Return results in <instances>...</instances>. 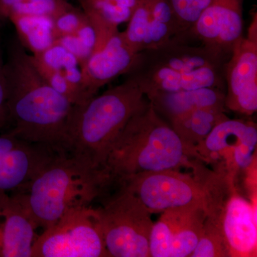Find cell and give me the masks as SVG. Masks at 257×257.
<instances>
[{
    "mask_svg": "<svg viewBox=\"0 0 257 257\" xmlns=\"http://www.w3.org/2000/svg\"><path fill=\"white\" fill-rule=\"evenodd\" d=\"M8 133L33 144L64 152L75 106L55 90L37 70L18 37L5 57Z\"/></svg>",
    "mask_w": 257,
    "mask_h": 257,
    "instance_id": "obj_1",
    "label": "cell"
},
{
    "mask_svg": "<svg viewBox=\"0 0 257 257\" xmlns=\"http://www.w3.org/2000/svg\"><path fill=\"white\" fill-rule=\"evenodd\" d=\"M114 184L109 172L66 152L57 154L22 192L14 193L43 231L69 211L91 207Z\"/></svg>",
    "mask_w": 257,
    "mask_h": 257,
    "instance_id": "obj_2",
    "label": "cell"
},
{
    "mask_svg": "<svg viewBox=\"0 0 257 257\" xmlns=\"http://www.w3.org/2000/svg\"><path fill=\"white\" fill-rule=\"evenodd\" d=\"M226 61L200 44L175 37L162 46L137 54L125 76L138 83L146 96L204 87L226 92Z\"/></svg>",
    "mask_w": 257,
    "mask_h": 257,
    "instance_id": "obj_3",
    "label": "cell"
},
{
    "mask_svg": "<svg viewBox=\"0 0 257 257\" xmlns=\"http://www.w3.org/2000/svg\"><path fill=\"white\" fill-rule=\"evenodd\" d=\"M149 104L133 79L75 106L64 140V152L104 167L109 149L130 119Z\"/></svg>",
    "mask_w": 257,
    "mask_h": 257,
    "instance_id": "obj_4",
    "label": "cell"
},
{
    "mask_svg": "<svg viewBox=\"0 0 257 257\" xmlns=\"http://www.w3.org/2000/svg\"><path fill=\"white\" fill-rule=\"evenodd\" d=\"M192 154L149 104L128 121L111 145L104 167L114 181L143 172L191 165Z\"/></svg>",
    "mask_w": 257,
    "mask_h": 257,
    "instance_id": "obj_5",
    "label": "cell"
},
{
    "mask_svg": "<svg viewBox=\"0 0 257 257\" xmlns=\"http://www.w3.org/2000/svg\"><path fill=\"white\" fill-rule=\"evenodd\" d=\"M103 239L109 256L150 257L152 214L128 191H116L98 208Z\"/></svg>",
    "mask_w": 257,
    "mask_h": 257,
    "instance_id": "obj_6",
    "label": "cell"
},
{
    "mask_svg": "<svg viewBox=\"0 0 257 257\" xmlns=\"http://www.w3.org/2000/svg\"><path fill=\"white\" fill-rule=\"evenodd\" d=\"M114 185L135 195L151 214L187 206H200L208 210L210 204V194L201 177L179 170L128 176L115 181Z\"/></svg>",
    "mask_w": 257,
    "mask_h": 257,
    "instance_id": "obj_7",
    "label": "cell"
},
{
    "mask_svg": "<svg viewBox=\"0 0 257 257\" xmlns=\"http://www.w3.org/2000/svg\"><path fill=\"white\" fill-rule=\"evenodd\" d=\"M97 209L91 207L66 213L37 236L31 257H106Z\"/></svg>",
    "mask_w": 257,
    "mask_h": 257,
    "instance_id": "obj_8",
    "label": "cell"
},
{
    "mask_svg": "<svg viewBox=\"0 0 257 257\" xmlns=\"http://www.w3.org/2000/svg\"><path fill=\"white\" fill-rule=\"evenodd\" d=\"M225 108L244 116L257 110V14L253 13L247 35L234 45L224 64Z\"/></svg>",
    "mask_w": 257,
    "mask_h": 257,
    "instance_id": "obj_9",
    "label": "cell"
},
{
    "mask_svg": "<svg viewBox=\"0 0 257 257\" xmlns=\"http://www.w3.org/2000/svg\"><path fill=\"white\" fill-rule=\"evenodd\" d=\"M257 145L256 124L249 120L231 119L219 123L196 147L198 160L222 162L228 174L248 170L253 163Z\"/></svg>",
    "mask_w": 257,
    "mask_h": 257,
    "instance_id": "obj_10",
    "label": "cell"
},
{
    "mask_svg": "<svg viewBox=\"0 0 257 257\" xmlns=\"http://www.w3.org/2000/svg\"><path fill=\"white\" fill-rule=\"evenodd\" d=\"M207 215V209L200 206L174 208L162 212L152 226L150 257L191 256Z\"/></svg>",
    "mask_w": 257,
    "mask_h": 257,
    "instance_id": "obj_11",
    "label": "cell"
},
{
    "mask_svg": "<svg viewBox=\"0 0 257 257\" xmlns=\"http://www.w3.org/2000/svg\"><path fill=\"white\" fill-rule=\"evenodd\" d=\"M59 153L10 133L0 135V193L23 191Z\"/></svg>",
    "mask_w": 257,
    "mask_h": 257,
    "instance_id": "obj_12",
    "label": "cell"
},
{
    "mask_svg": "<svg viewBox=\"0 0 257 257\" xmlns=\"http://www.w3.org/2000/svg\"><path fill=\"white\" fill-rule=\"evenodd\" d=\"M243 0H211L189 33V39L226 60L243 36Z\"/></svg>",
    "mask_w": 257,
    "mask_h": 257,
    "instance_id": "obj_13",
    "label": "cell"
},
{
    "mask_svg": "<svg viewBox=\"0 0 257 257\" xmlns=\"http://www.w3.org/2000/svg\"><path fill=\"white\" fill-rule=\"evenodd\" d=\"M127 23L123 36L136 54L157 48L175 37H182L168 0H139Z\"/></svg>",
    "mask_w": 257,
    "mask_h": 257,
    "instance_id": "obj_14",
    "label": "cell"
},
{
    "mask_svg": "<svg viewBox=\"0 0 257 257\" xmlns=\"http://www.w3.org/2000/svg\"><path fill=\"white\" fill-rule=\"evenodd\" d=\"M137 54L130 48L122 32L119 31L94 51L81 66L83 85L88 98L91 100L101 87L127 73Z\"/></svg>",
    "mask_w": 257,
    "mask_h": 257,
    "instance_id": "obj_15",
    "label": "cell"
},
{
    "mask_svg": "<svg viewBox=\"0 0 257 257\" xmlns=\"http://www.w3.org/2000/svg\"><path fill=\"white\" fill-rule=\"evenodd\" d=\"M221 226L229 256H256V209L234 187L223 207Z\"/></svg>",
    "mask_w": 257,
    "mask_h": 257,
    "instance_id": "obj_16",
    "label": "cell"
},
{
    "mask_svg": "<svg viewBox=\"0 0 257 257\" xmlns=\"http://www.w3.org/2000/svg\"><path fill=\"white\" fill-rule=\"evenodd\" d=\"M37 229L15 194L0 193V257H31Z\"/></svg>",
    "mask_w": 257,
    "mask_h": 257,
    "instance_id": "obj_17",
    "label": "cell"
},
{
    "mask_svg": "<svg viewBox=\"0 0 257 257\" xmlns=\"http://www.w3.org/2000/svg\"><path fill=\"white\" fill-rule=\"evenodd\" d=\"M225 92L204 87L174 92H158L146 97L157 114L170 123L179 116L202 108H225Z\"/></svg>",
    "mask_w": 257,
    "mask_h": 257,
    "instance_id": "obj_18",
    "label": "cell"
},
{
    "mask_svg": "<svg viewBox=\"0 0 257 257\" xmlns=\"http://www.w3.org/2000/svg\"><path fill=\"white\" fill-rule=\"evenodd\" d=\"M96 34V49L127 23L139 0H77Z\"/></svg>",
    "mask_w": 257,
    "mask_h": 257,
    "instance_id": "obj_19",
    "label": "cell"
},
{
    "mask_svg": "<svg viewBox=\"0 0 257 257\" xmlns=\"http://www.w3.org/2000/svg\"><path fill=\"white\" fill-rule=\"evenodd\" d=\"M224 108H202L190 111L169 123L193 157L197 158L196 147L202 143L221 121L228 119Z\"/></svg>",
    "mask_w": 257,
    "mask_h": 257,
    "instance_id": "obj_20",
    "label": "cell"
},
{
    "mask_svg": "<svg viewBox=\"0 0 257 257\" xmlns=\"http://www.w3.org/2000/svg\"><path fill=\"white\" fill-rule=\"evenodd\" d=\"M16 30L18 39L29 53H41L57 43L54 19L44 15H14L9 18Z\"/></svg>",
    "mask_w": 257,
    "mask_h": 257,
    "instance_id": "obj_21",
    "label": "cell"
},
{
    "mask_svg": "<svg viewBox=\"0 0 257 257\" xmlns=\"http://www.w3.org/2000/svg\"><path fill=\"white\" fill-rule=\"evenodd\" d=\"M222 212L209 211L203 225L200 237L190 257H229L222 226Z\"/></svg>",
    "mask_w": 257,
    "mask_h": 257,
    "instance_id": "obj_22",
    "label": "cell"
},
{
    "mask_svg": "<svg viewBox=\"0 0 257 257\" xmlns=\"http://www.w3.org/2000/svg\"><path fill=\"white\" fill-rule=\"evenodd\" d=\"M72 6L67 0H0V18L31 15L54 19Z\"/></svg>",
    "mask_w": 257,
    "mask_h": 257,
    "instance_id": "obj_23",
    "label": "cell"
},
{
    "mask_svg": "<svg viewBox=\"0 0 257 257\" xmlns=\"http://www.w3.org/2000/svg\"><path fill=\"white\" fill-rule=\"evenodd\" d=\"M178 21L182 37L189 38L194 24L211 0H168Z\"/></svg>",
    "mask_w": 257,
    "mask_h": 257,
    "instance_id": "obj_24",
    "label": "cell"
},
{
    "mask_svg": "<svg viewBox=\"0 0 257 257\" xmlns=\"http://www.w3.org/2000/svg\"><path fill=\"white\" fill-rule=\"evenodd\" d=\"M87 21V16L82 10L74 5L54 18L56 32L59 37L75 33Z\"/></svg>",
    "mask_w": 257,
    "mask_h": 257,
    "instance_id": "obj_25",
    "label": "cell"
},
{
    "mask_svg": "<svg viewBox=\"0 0 257 257\" xmlns=\"http://www.w3.org/2000/svg\"><path fill=\"white\" fill-rule=\"evenodd\" d=\"M7 124H8V121L5 77V56L0 42V126Z\"/></svg>",
    "mask_w": 257,
    "mask_h": 257,
    "instance_id": "obj_26",
    "label": "cell"
}]
</instances>
